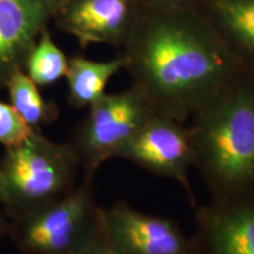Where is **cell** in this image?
<instances>
[{"label": "cell", "instance_id": "1", "mask_svg": "<svg viewBox=\"0 0 254 254\" xmlns=\"http://www.w3.org/2000/svg\"><path fill=\"white\" fill-rule=\"evenodd\" d=\"M123 55L157 114L184 123L245 69L198 7L144 5Z\"/></svg>", "mask_w": 254, "mask_h": 254}, {"label": "cell", "instance_id": "2", "mask_svg": "<svg viewBox=\"0 0 254 254\" xmlns=\"http://www.w3.org/2000/svg\"><path fill=\"white\" fill-rule=\"evenodd\" d=\"M190 128L194 167L212 200L254 190V74L243 69L196 111Z\"/></svg>", "mask_w": 254, "mask_h": 254}, {"label": "cell", "instance_id": "3", "mask_svg": "<svg viewBox=\"0 0 254 254\" xmlns=\"http://www.w3.org/2000/svg\"><path fill=\"white\" fill-rule=\"evenodd\" d=\"M81 167L71 142H57L33 131L7 147L0 160V202L9 220L68 194Z\"/></svg>", "mask_w": 254, "mask_h": 254}, {"label": "cell", "instance_id": "4", "mask_svg": "<svg viewBox=\"0 0 254 254\" xmlns=\"http://www.w3.org/2000/svg\"><path fill=\"white\" fill-rule=\"evenodd\" d=\"M92 179L68 194L23 217L9 220L7 234L23 254H77L104 239L103 208Z\"/></svg>", "mask_w": 254, "mask_h": 254}, {"label": "cell", "instance_id": "5", "mask_svg": "<svg viewBox=\"0 0 254 254\" xmlns=\"http://www.w3.org/2000/svg\"><path fill=\"white\" fill-rule=\"evenodd\" d=\"M155 111L145 94L132 86L119 93H105L88 107L71 145L77 153L84 178L92 179L104 163L118 159Z\"/></svg>", "mask_w": 254, "mask_h": 254}, {"label": "cell", "instance_id": "6", "mask_svg": "<svg viewBox=\"0 0 254 254\" xmlns=\"http://www.w3.org/2000/svg\"><path fill=\"white\" fill-rule=\"evenodd\" d=\"M118 159H125L158 177L180 184L196 208L194 193L189 179L194 167V152L189 127L170 117L153 114L135 133Z\"/></svg>", "mask_w": 254, "mask_h": 254}, {"label": "cell", "instance_id": "7", "mask_svg": "<svg viewBox=\"0 0 254 254\" xmlns=\"http://www.w3.org/2000/svg\"><path fill=\"white\" fill-rule=\"evenodd\" d=\"M103 228L116 254H195L193 238L173 219L142 213L126 201L103 208Z\"/></svg>", "mask_w": 254, "mask_h": 254}, {"label": "cell", "instance_id": "8", "mask_svg": "<svg viewBox=\"0 0 254 254\" xmlns=\"http://www.w3.org/2000/svg\"><path fill=\"white\" fill-rule=\"evenodd\" d=\"M144 7L142 0H64L53 20L81 49L106 44L123 49Z\"/></svg>", "mask_w": 254, "mask_h": 254}, {"label": "cell", "instance_id": "9", "mask_svg": "<svg viewBox=\"0 0 254 254\" xmlns=\"http://www.w3.org/2000/svg\"><path fill=\"white\" fill-rule=\"evenodd\" d=\"M195 254H254V190L195 208Z\"/></svg>", "mask_w": 254, "mask_h": 254}, {"label": "cell", "instance_id": "10", "mask_svg": "<svg viewBox=\"0 0 254 254\" xmlns=\"http://www.w3.org/2000/svg\"><path fill=\"white\" fill-rule=\"evenodd\" d=\"M60 4L62 0H0V88L24 69L28 53Z\"/></svg>", "mask_w": 254, "mask_h": 254}, {"label": "cell", "instance_id": "11", "mask_svg": "<svg viewBox=\"0 0 254 254\" xmlns=\"http://www.w3.org/2000/svg\"><path fill=\"white\" fill-rule=\"evenodd\" d=\"M199 8L240 65L254 74V0H200Z\"/></svg>", "mask_w": 254, "mask_h": 254}, {"label": "cell", "instance_id": "12", "mask_svg": "<svg viewBox=\"0 0 254 254\" xmlns=\"http://www.w3.org/2000/svg\"><path fill=\"white\" fill-rule=\"evenodd\" d=\"M126 57L120 53L107 62H97L82 56L68 58L66 80L68 86V103L74 109L90 107L106 93L107 84L117 73L125 69Z\"/></svg>", "mask_w": 254, "mask_h": 254}, {"label": "cell", "instance_id": "13", "mask_svg": "<svg viewBox=\"0 0 254 254\" xmlns=\"http://www.w3.org/2000/svg\"><path fill=\"white\" fill-rule=\"evenodd\" d=\"M6 88L11 100L9 104L34 131H41L40 128L44 125H49L58 118V106L53 101L44 99L39 87L27 77L23 69L12 75Z\"/></svg>", "mask_w": 254, "mask_h": 254}, {"label": "cell", "instance_id": "14", "mask_svg": "<svg viewBox=\"0 0 254 254\" xmlns=\"http://www.w3.org/2000/svg\"><path fill=\"white\" fill-rule=\"evenodd\" d=\"M67 68L68 58L46 28L28 53L23 71L38 87H44L65 78Z\"/></svg>", "mask_w": 254, "mask_h": 254}, {"label": "cell", "instance_id": "15", "mask_svg": "<svg viewBox=\"0 0 254 254\" xmlns=\"http://www.w3.org/2000/svg\"><path fill=\"white\" fill-rule=\"evenodd\" d=\"M33 131L11 104L0 100V144L5 148L18 145Z\"/></svg>", "mask_w": 254, "mask_h": 254}, {"label": "cell", "instance_id": "16", "mask_svg": "<svg viewBox=\"0 0 254 254\" xmlns=\"http://www.w3.org/2000/svg\"><path fill=\"white\" fill-rule=\"evenodd\" d=\"M144 5L155 8H190L198 7L200 0H142Z\"/></svg>", "mask_w": 254, "mask_h": 254}, {"label": "cell", "instance_id": "17", "mask_svg": "<svg viewBox=\"0 0 254 254\" xmlns=\"http://www.w3.org/2000/svg\"><path fill=\"white\" fill-rule=\"evenodd\" d=\"M77 254H116L112 250L110 249V246L107 245L105 239L98 241L94 245L88 247V249L81 251Z\"/></svg>", "mask_w": 254, "mask_h": 254}, {"label": "cell", "instance_id": "18", "mask_svg": "<svg viewBox=\"0 0 254 254\" xmlns=\"http://www.w3.org/2000/svg\"><path fill=\"white\" fill-rule=\"evenodd\" d=\"M8 226H9V219L7 218V215L5 214L1 202H0V239L7 234Z\"/></svg>", "mask_w": 254, "mask_h": 254}, {"label": "cell", "instance_id": "19", "mask_svg": "<svg viewBox=\"0 0 254 254\" xmlns=\"http://www.w3.org/2000/svg\"><path fill=\"white\" fill-rule=\"evenodd\" d=\"M62 1H64V0H62Z\"/></svg>", "mask_w": 254, "mask_h": 254}]
</instances>
